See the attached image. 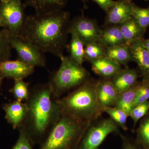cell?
<instances>
[{
  "mask_svg": "<svg viewBox=\"0 0 149 149\" xmlns=\"http://www.w3.org/2000/svg\"><path fill=\"white\" fill-rule=\"evenodd\" d=\"M142 85L143 82L137 83L133 87L119 93L114 107L122 110L129 116L137 93Z\"/></svg>",
  "mask_w": 149,
  "mask_h": 149,
  "instance_id": "d6986e66",
  "label": "cell"
},
{
  "mask_svg": "<svg viewBox=\"0 0 149 149\" xmlns=\"http://www.w3.org/2000/svg\"><path fill=\"white\" fill-rule=\"evenodd\" d=\"M105 56L120 65H126L132 61L129 46L126 45L105 47Z\"/></svg>",
  "mask_w": 149,
  "mask_h": 149,
  "instance_id": "44dd1931",
  "label": "cell"
},
{
  "mask_svg": "<svg viewBox=\"0 0 149 149\" xmlns=\"http://www.w3.org/2000/svg\"><path fill=\"white\" fill-rule=\"evenodd\" d=\"M3 79L1 77H0V87L2 84V81Z\"/></svg>",
  "mask_w": 149,
  "mask_h": 149,
  "instance_id": "d590c367",
  "label": "cell"
},
{
  "mask_svg": "<svg viewBox=\"0 0 149 149\" xmlns=\"http://www.w3.org/2000/svg\"><path fill=\"white\" fill-rule=\"evenodd\" d=\"M132 16L143 29L149 26V6L142 8L132 3Z\"/></svg>",
  "mask_w": 149,
  "mask_h": 149,
  "instance_id": "4316f807",
  "label": "cell"
},
{
  "mask_svg": "<svg viewBox=\"0 0 149 149\" xmlns=\"http://www.w3.org/2000/svg\"><path fill=\"white\" fill-rule=\"evenodd\" d=\"M3 109L5 112V118L14 129L18 128L24 122L27 112L26 102L15 100L4 105Z\"/></svg>",
  "mask_w": 149,
  "mask_h": 149,
  "instance_id": "5bb4252c",
  "label": "cell"
},
{
  "mask_svg": "<svg viewBox=\"0 0 149 149\" xmlns=\"http://www.w3.org/2000/svg\"><path fill=\"white\" fill-rule=\"evenodd\" d=\"M123 141V149H139L136 146L131 143L126 138L122 136Z\"/></svg>",
  "mask_w": 149,
  "mask_h": 149,
  "instance_id": "d6a6232c",
  "label": "cell"
},
{
  "mask_svg": "<svg viewBox=\"0 0 149 149\" xmlns=\"http://www.w3.org/2000/svg\"><path fill=\"white\" fill-rule=\"evenodd\" d=\"M71 39L68 46L70 56L74 61L83 65L84 61L85 48L81 40L73 34H71Z\"/></svg>",
  "mask_w": 149,
  "mask_h": 149,
  "instance_id": "7402d4cb",
  "label": "cell"
},
{
  "mask_svg": "<svg viewBox=\"0 0 149 149\" xmlns=\"http://www.w3.org/2000/svg\"><path fill=\"white\" fill-rule=\"evenodd\" d=\"M114 133H119L118 126L111 118L93 122L87 129L77 149H99L107 136Z\"/></svg>",
  "mask_w": 149,
  "mask_h": 149,
  "instance_id": "8992f818",
  "label": "cell"
},
{
  "mask_svg": "<svg viewBox=\"0 0 149 149\" xmlns=\"http://www.w3.org/2000/svg\"><path fill=\"white\" fill-rule=\"evenodd\" d=\"M144 47L147 49L149 52V39L146 40H143V41Z\"/></svg>",
  "mask_w": 149,
  "mask_h": 149,
  "instance_id": "836d02e7",
  "label": "cell"
},
{
  "mask_svg": "<svg viewBox=\"0 0 149 149\" xmlns=\"http://www.w3.org/2000/svg\"><path fill=\"white\" fill-rule=\"evenodd\" d=\"M92 123L62 114L39 149H77Z\"/></svg>",
  "mask_w": 149,
  "mask_h": 149,
  "instance_id": "277c9868",
  "label": "cell"
},
{
  "mask_svg": "<svg viewBox=\"0 0 149 149\" xmlns=\"http://www.w3.org/2000/svg\"><path fill=\"white\" fill-rule=\"evenodd\" d=\"M137 141L145 149H149V113L142 120L137 130Z\"/></svg>",
  "mask_w": 149,
  "mask_h": 149,
  "instance_id": "484cf974",
  "label": "cell"
},
{
  "mask_svg": "<svg viewBox=\"0 0 149 149\" xmlns=\"http://www.w3.org/2000/svg\"><path fill=\"white\" fill-rule=\"evenodd\" d=\"M19 136L16 143L12 149H33L32 144L25 131L22 128H18Z\"/></svg>",
  "mask_w": 149,
  "mask_h": 149,
  "instance_id": "4dcf8cb0",
  "label": "cell"
},
{
  "mask_svg": "<svg viewBox=\"0 0 149 149\" xmlns=\"http://www.w3.org/2000/svg\"><path fill=\"white\" fill-rule=\"evenodd\" d=\"M105 56V47L95 42L85 46L84 60L91 61Z\"/></svg>",
  "mask_w": 149,
  "mask_h": 149,
  "instance_id": "83f0119b",
  "label": "cell"
},
{
  "mask_svg": "<svg viewBox=\"0 0 149 149\" xmlns=\"http://www.w3.org/2000/svg\"><path fill=\"white\" fill-rule=\"evenodd\" d=\"M64 4V0H26L24 6L34 8L36 14H42L61 10Z\"/></svg>",
  "mask_w": 149,
  "mask_h": 149,
  "instance_id": "ffe728a7",
  "label": "cell"
},
{
  "mask_svg": "<svg viewBox=\"0 0 149 149\" xmlns=\"http://www.w3.org/2000/svg\"><path fill=\"white\" fill-rule=\"evenodd\" d=\"M10 42L15 50L18 60L35 67H46L47 59L45 53L36 46L20 36L11 35Z\"/></svg>",
  "mask_w": 149,
  "mask_h": 149,
  "instance_id": "ba28073f",
  "label": "cell"
},
{
  "mask_svg": "<svg viewBox=\"0 0 149 149\" xmlns=\"http://www.w3.org/2000/svg\"><path fill=\"white\" fill-rule=\"evenodd\" d=\"M25 102L27 115L19 128L25 131L32 145H41L62 115L60 105L53 97L49 82L32 87Z\"/></svg>",
  "mask_w": 149,
  "mask_h": 149,
  "instance_id": "7a4b0ae2",
  "label": "cell"
},
{
  "mask_svg": "<svg viewBox=\"0 0 149 149\" xmlns=\"http://www.w3.org/2000/svg\"><path fill=\"white\" fill-rule=\"evenodd\" d=\"M96 93L103 111L105 108L114 106L119 95L110 80L106 79L96 82Z\"/></svg>",
  "mask_w": 149,
  "mask_h": 149,
  "instance_id": "4fadbf2b",
  "label": "cell"
},
{
  "mask_svg": "<svg viewBox=\"0 0 149 149\" xmlns=\"http://www.w3.org/2000/svg\"><path fill=\"white\" fill-rule=\"evenodd\" d=\"M142 82L143 85L137 93L133 108L148 101L149 99V83L143 81Z\"/></svg>",
  "mask_w": 149,
  "mask_h": 149,
  "instance_id": "f546056e",
  "label": "cell"
},
{
  "mask_svg": "<svg viewBox=\"0 0 149 149\" xmlns=\"http://www.w3.org/2000/svg\"><path fill=\"white\" fill-rule=\"evenodd\" d=\"M0 16L11 35L20 36L26 16L20 0H9L0 3Z\"/></svg>",
  "mask_w": 149,
  "mask_h": 149,
  "instance_id": "52a82bcc",
  "label": "cell"
},
{
  "mask_svg": "<svg viewBox=\"0 0 149 149\" xmlns=\"http://www.w3.org/2000/svg\"><path fill=\"white\" fill-rule=\"evenodd\" d=\"M118 25L127 45L129 46L137 40L143 39L146 29L142 28L133 17Z\"/></svg>",
  "mask_w": 149,
  "mask_h": 149,
  "instance_id": "e0dca14e",
  "label": "cell"
},
{
  "mask_svg": "<svg viewBox=\"0 0 149 149\" xmlns=\"http://www.w3.org/2000/svg\"><path fill=\"white\" fill-rule=\"evenodd\" d=\"M93 1L95 2L106 12H107L109 9L111 8L116 1L113 0H93Z\"/></svg>",
  "mask_w": 149,
  "mask_h": 149,
  "instance_id": "1f68e13d",
  "label": "cell"
},
{
  "mask_svg": "<svg viewBox=\"0 0 149 149\" xmlns=\"http://www.w3.org/2000/svg\"><path fill=\"white\" fill-rule=\"evenodd\" d=\"M92 70L104 79L110 80L121 70L120 64L106 56L90 62Z\"/></svg>",
  "mask_w": 149,
  "mask_h": 149,
  "instance_id": "9a60e30c",
  "label": "cell"
},
{
  "mask_svg": "<svg viewBox=\"0 0 149 149\" xmlns=\"http://www.w3.org/2000/svg\"><path fill=\"white\" fill-rule=\"evenodd\" d=\"M128 1H130V2H131L132 1H133V0H128ZM145 1H148V0H145Z\"/></svg>",
  "mask_w": 149,
  "mask_h": 149,
  "instance_id": "f35d334b",
  "label": "cell"
},
{
  "mask_svg": "<svg viewBox=\"0 0 149 149\" xmlns=\"http://www.w3.org/2000/svg\"><path fill=\"white\" fill-rule=\"evenodd\" d=\"M132 3L128 0H118L107 13L106 21L112 25H120L132 16Z\"/></svg>",
  "mask_w": 149,
  "mask_h": 149,
  "instance_id": "7c38bea8",
  "label": "cell"
},
{
  "mask_svg": "<svg viewBox=\"0 0 149 149\" xmlns=\"http://www.w3.org/2000/svg\"><path fill=\"white\" fill-rule=\"evenodd\" d=\"M144 39L137 40L129 46L132 61L141 70L143 81L149 83V52L144 47Z\"/></svg>",
  "mask_w": 149,
  "mask_h": 149,
  "instance_id": "8fae6325",
  "label": "cell"
},
{
  "mask_svg": "<svg viewBox=\"0 0 149 149\" xmlns=\"http://www.w3.org/2000/svg\"><path fill=\"white\" fill-rule=\"evenodd\" d=\"M61 64L58 70L50 76L49 83L52 95L57 100L71 90H74L90 79V74L83 65L79 64L70 56L60 58Z\"/></svg>",
  "mask_w": 149,
  "mask_h": 149,
  "instance_id": "5b68a950",
  "label": "cell"
},
{
  "mask_svg": "<svg viewBox=\"0 0 149 149\" xmlns=\"http://www.w3.org/2000/svg\"><path fill=\"white\" fill-rule=\"evenodd\" d=\"M35 68L20 61H6L0 64V77L4 78L24 79L33 74Z\"/></svg>",
  "mask_w": 149,
  "mask_h": 149,
  "instance_id": "30bf717a",
  "label": "cell"
},
{
  "mask_svg": "<svg viewBox=\"0 0 149 149\" xmlns=\"http://www.w3.org/2000/svg\"><path fill=\"white\" fill-rule=\"evenodd\" d=\"M138 78V73L136 70L126 68L121 69L110 80L120 93L136 85Z\"/></svg>",
  "mask_w": 149,
  "mask_h": 149,
  "instance_id": "2e32d148",
  "label": "cell"
},
{
  "mask_svg": "<svg viewBox=\"0 0 149 149\" xmlns=\"http://www.w3.org/2000/svg\"><path fill=\"white\" fill-rule=\"evenodd\" d=\"M69 13L61 10L26 16L20 37L43 52L60 58L67 46Z\"/></svg>",
  "mask_w": 149,
  "mask_h": 149,
  "instance_id": "6da1fadb",
  "label": "cell"
},
{
  "mask_svg": "<svg viewBox=\"0 0 149 149\" xmlns=\"http://www.w3.org/2000/svg\"><path fill=\"white\" fill-rule=\"evenodd\" d=\"M9 1V0H0L1 2H4L7 1Z\"/></svg>",
  "mask_w": 149,
  "mask_h": 149,
  "instance_id": "8d00e7d4",
  "label": "cell"
},
{
  "mask_svg": "<svg viewBox=\"0 0 149 149\" xmlns=\"http://www.w3.org/2000/svg\"><path fill=\"white\" fill-rule=\"evenodd\" d=\"M97 42L104 47L126 45L118 25H113L102 30Z\"/></svg>",
  "mask_w": 149,
  "mask_h": 149,
  "instance_id": "ac0fdd59",
  "label": "cell"
},
{
  "mask_svg": "<svg viewBox=\"0 0 149 149\" xmlns=\"http://www.w3.org/2000/svg\"><path fill=\"white\" fill-rule=\"evenodd\" d=\"M103 112L109 116L110 118L123 130H127L126 124L127 118L129 116L125 111L113 106L105 108L103 109Z\"/></svg>",
  "mask_w": 149,
  "mask_h": 149,
  "instance_id": "d4e9b609",
  "label": "cell"
},
{
  "mask_svg": "<svg viewBox=\"0 0 149 149\" xmlns=\"http://www.w3.org/2000/svg\"><path fill=\"white\" fill-rule=\"evenodd\" d=\"M10 34L5 28L0 29V64L8 60L11 56L12 49L10 42Z\"/></svg>",
  "mask_w": 149,
  "mask_h": 149,
  "instance_id": "603a6c76",
  "label": "cell"
},
{
  "mask_svg": "<svg viewBox=\"0 0 149 149\" xmlns=\"http://www.w3.org/2000/svg\"><path fill=\"white\" fill-rule=\"evenodd\" d=\"M149 111V101L133 107L130 111L129 116L132 118L133 126L135 127L141 118L146 116Z\"/></svg>",
  "mask_w": 149,
  "mask_h": 149,
  "instance_id": "f1b7e54d",
  "label": "cell"
},
{
  "mask_svg": "<svg viewBox=\"0 0 149 149\" xmlns=\"http://www.w3.org/2000/svg\"><path fill=\"white\" fill-rule=\"evenodd\" d=\"M96 82L89 79L58 101L62 114L81 121L93 123L103 112L96 93Z\"/></svg>",
  "mask_w": 149,
  "mask_h": 149,
  "instance_id": "3957f363",
  "label": "cell"
},
{
  "mask_svg": "<svg viewBox=\"0 0 149 149\" xmlns=\"http://www.w3.org/2000/svg\"><path fill=\"white\" fill-rule=\"evenodd\" d=\"M82 1H83V2L84 3H85L87 2V1H88V0H82Z\"/></svg>",
  "mask_w": 149,
  "mask_h": 149,
  "instance_id": "74e56055",
  "label": "cell"
},
{
  "mask_svg": "<svg viewBox=\"0 0 149 149\" xmlns=\"http://www.w3.org/2000/svg\"><path fill=\"white\" fill-rule=\"evenodd\" d=\"M102 30L95 20L84 16L75 17L70 21L68 33L76 35L85 46L97 42Z\"/></svg>",
  "mask_w": 149,
  "mask_h": 149,
  "instance_id": "9c48e42d",
  "label": "cell"
},
{
  "mask_svg": "<svg viewBox=\"0 0 149 149\" xmlns=\"http://www.w3.org/2000/svg\"><path fill=\"white\" fill-rule=\"evenodd\" d=\"M1 27L4 28L5 27V24L4 22L3 21L2 19L0 16V28H1Z\"/></svg>",
  "mask_w": 149,
  "mask_h": 149,
  "instance_id": "e575fe53",
  "label": "cell"
},
{
  "mask_svg": "<svg viewBox=\"0 0 149 149\" xmlns=\"http://www.w3.org/2000/svg\"><path fill=\"white\" fill-rule=\"evenodd\" d=\"M29 85L30 83L25 82L24 79L15 80L13 87L9 91L13 94L17 100L26 101L29 97Z\"/></svg>",
  "mask_w": 149,
  "mask_h": 149,
  "instance_id": "cb8c5ba5",
  "label": "cell"
}]
</instances>
